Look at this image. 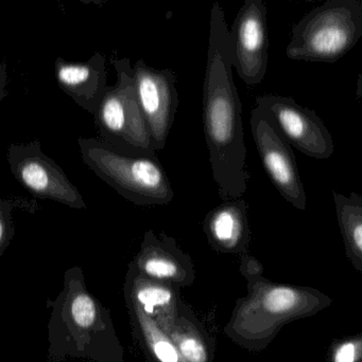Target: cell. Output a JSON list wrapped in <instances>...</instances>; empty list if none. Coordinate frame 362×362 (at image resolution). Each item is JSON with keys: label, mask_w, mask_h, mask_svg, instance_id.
Listing matches in <instances>:
<instances>
[{"label": "cell", "mask_w": 362, "mask_h": 362, "mask_svg": "<svg viewBox=\"0 0 362 362\" xmlns=\"http://www.w3.org/2000/svg\"><path fill=\"white\" fill-rule=\"evenodd\" d=\"M2 98H4V93H2V85L0 83V102H1Z\"/></svg>", "instance_id": "21"}, {"label": "cell", "mask_w": 362, "mask_h": 362, "mask_svg": "<svg viewBox=\"0 0 362 362\" xmlns=\"http://www.w3.org/2000/svg\"><path fill=\"white\" fill-rule=\"evenodd\" d=\"M128 305L133 317L142 350L149 362H186L167 334L131 300Z\"/></svg>", "instance_id": "17"}, {"label": "cell", "mask_w": 362, "mask_h": 362, "mask_svg": "<svg viewBox=\"0 0 362 362\" xmlns=\"http://www.w3.org/2000/svg\"><path fill=\"white\" fill-rule=\"evenodd\" d=\"M12 211V202L0 196V257L6 252L14 238Z\"/></svg>", "instance_id": "18"}, {"label": "cell", "mask_w": 362, "mask_h": 362, "mask_svg": "<svg viewBox=\"0 0 362 362\" xmlns=\"http://www.w3.org/2000/svg\"><path fill=\"white\" fill-rule=\"evenodd\" d=\"M233 48L225 12L213 4L203 83V127L213 178L221 199L244 197L247 168L242 104L234 82Z\"/></svg>", "instance_id": "1"}, {"label": "cell", "mask_w": 362, "mask_h": 362, "mask_svg": "<svg viewBox=\"0 0 362 362\" xmlns=\"http://www.w3.org/2000/svg\"><path fill=\"white\" fill-rule=\"evenodd\" d=\"M166 334L185 361L214 362L216 346L214 339L183 300L180 302L174 325Z\"/></svg>", "instance_id": "14"}, {"label": "cell", "mask_w": 362, "mask_h": 362, "mask_svg": "<svg viewBox=\"0 0 362 362\" xmlns=\"http://www.w3.org/2000/svg\"><path fill=\"white\" fill-rule=\"evenodd\" d=\"M94 117L100 139L106 144L127 154L157 155L129 67L120 72L115 88L106 89Z\"/></svg>", "instance_id": "5"}, {"label": "cell", "mask_w": 362, "mask_h": 362, "mask_svg": "<svg viewBox=\"0 0 362 362\" xmlns=\"http://www.w3.org/2000/svg\"><path fill=\"white\" fill-rule=\"evenodd\" d=\"M333 196L346 257L355 269L362 272V196H344L336 191Z\"/></svg>", "instance_id": "15"}, {"label": "cell", "mask_w": 362, "mask_h": 362, "mask_svg": "<svg viewBox=\"0 0 362 362\" xmlns=\"http://www.w3.org/2000/svg\"><path fill=\"white\" fill-rule=\"evenodd\" d=\"M11 173L32 195L53 200L77 210L86 209V202L55 160L42 151L38 140L11 144L6 151Z\"/></svg>", "instance_id": "6"}, {"label": "cell", "mask_w": 362, "mask_h": 362, "mask_svg": "<svg viewBox=\"0 0 362 362\" xmlns=\"http://www.w3.org/2000/svg\"><path fill=\"white\" fill-rule=\"evenodd\" d=\"M246 280L248 293L236 301L225 333L250 352L266 350L285 325L315 316L333 303L312 287L274 283L263 274Z\"/></svg>", "instance_id": "2"}, {"label": "cell", "mask_w": 362, "mask_h": 362, "mask_svg": "<svg viewBox=\"0 0 362 362\" xmlns=\"http://www.w3.org/2000/svg\"><path fill=\"white\" fill-rule=\"evenodd\" d=\"M362 338L361 335L344 340L334 349L332 362H361Z\"/></svg>", "instance_id": "19"}, {"label": "cell", "mask_w": 362, "mask_h": 362, "mask_svg": "<svg viewBox=\"0 0 362 362\" xmlns=\"http://www.w3.org/2000/svg\"><path fill=\"white\" fill-rule=\"evenodd\" d=\"M255 102L291 146L319 160L333 156L335 144L331 132L314 110L283 95H259Z\"/></svg>", "instance_id": "7"}, {"label": "cell", "mask_w": 362, "mask_h": 362, "mask_svg": "<svg viewBox=\"0 0 362 362\" xmlns=\"http://www.w3.org/2000/svg\"><path fill=\"white\" fill-rule=\"evenodd\" d=\"M230 36L238 76L249 86L261 84L269 63L267 6L264 0H244Z\"/></svg>", "instance_id": "9"}, {"label": "cell", "mask_w": 362, "mask_h": 362, "mask_svg": "<svg viewBox=\"0 0 362 362\" xmlns=\"http://www.w3.org/2000/svg\"><path fill=\"white\" fill-rule=\"evenodd\" d=\"M240 272L246 279L254 278L264 274V266L256 257L249 253H244L242 255V261H240Z\"/></svg>", "instance_id": "20"}, {"label": "cell", "mask_w": 362, "mask_h": 362, "mask_svg": "<svg viewBox=\"0 0 362 362\" xmlns=\"http://www.w3.org/2000/svg\"><path fill=\"white\" fill-rule=\"evenodd\" d=\"M81 158L100 180L136 206H165L174 189L157 155L127 154L100 138L78 139Z\"/></svg>", "instance_id": "3"}, {"label": "cell", "mask_w": 362, "mask_h": 362, "mask_svg": "<svg viewBox=\"0 0 362 362\" xmlns=\"http://www.w3.org/2000/svg\"><path fill=\"white\" fill-rule=\"evenodd\" d=\"M136 95L157 152L167 144L179 106L176 76L171 69L157 70L140 62L133 74Z\"/></svg>", "instance_id": "10"}, {"label": "cell", "mask_w": 362, "mask_h": 362, "mask_svg": "<svg viewBox=\"0 0 362 362\" xmlns=\"http://www.w3.org/2000/svg\"><path fill=\"white\" fill-rule=\"evenodd\" d=\"M140 274L153 280L191 287L196 280L195 264L191 255L179 246L176 238L147 230L140 251L131 262Z\"/></svg>", "instance_id": "11"}, {"label": "cell", "mask_w": 362, "mask_h": 362, "mask_svg": "<svg viewBox=\"0 0 362 362\" xmlns=\"http://www.w3.org/2000/svg\"><path fill=\"white\" fill-rule=\"evenodd\" d=\"M208 244L216 252L225 255L248 253L251 229L248 204L244 197L223 200L206 214L202 223Z\"/></svg>", "instance_id": "12"}, {"label": "cell", "mask_w": 362, "mask_h": 362, "mask_svg": "<svg viewBox=\"0 0 362 362\" xmlns=\"http://www.w3.org/2000/svg\"><path fill=\"white\" fill-rule=\"evenodd\" d=\"M181 289L171 283L144 276L130 263L125 276V299L134 302L165 333L171 329L178 317L182 301Z\"/></svg>", "instance_id": "13"}, {"label": "cell", "mask_w": 362, "mask_h": 362, "mask_svg": "<svg viewBox=\"0 0 362 362\" xmlns=\"http://www.w3.org/2000/svg\"><path fill=\"white\" fill-rule=\"evenodd\" d=\"M362 35V0H325L293 25L286 55L293 61L336 63Z\"/></svg>", "instance_id": "4"}, {"label": "cell", "mask_w": 362, "mask_h": 362, "mask_svg": "<svg viewBox=\"0 0 362 362\" xmlns=\"http://www.w3.org/2000/svg\"><path fill=\"white\" fill-rule=\"evenodd\" d=\"M251 132L263 163L278 193L298 210L306 209L307 196L300 176L293 146L259 108L251 112Z\"/></svg>", "instance_id": "8"}, {"label": "cell", "mask_w": 362, "mask_h": 362, "mask_svg": "<svg viewBox=\"0 0 362 362\" xmlns=\"http://www.w3.org/2000/svg\"><path fill=\"white\" fill-rule=\"evenodd\" d=\"M61 86L89 114H95L106 89L89 66L64 65L57 70Z\"/></svg>", "instance_id": "16"}]
</instances>
